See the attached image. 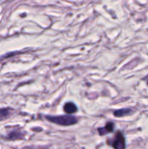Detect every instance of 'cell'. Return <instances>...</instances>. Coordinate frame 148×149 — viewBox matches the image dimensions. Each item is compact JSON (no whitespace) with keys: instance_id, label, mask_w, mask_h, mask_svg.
<instances>
[{"instance_id":"obj_1","label":"cell","mask_w":148,"mask_h":149,"mask_svg":"<svg viewBox=\"0 0 148 149\" xmlns=\"http://www.w3.org/2000/svg\"><path fill=\"white\" fill-rule=\"evenodd\" d=\"M46 119L50 122L57 124L61 126H71L77 123L78 120L73 116H46Z\"/></svg>"},{"instance_id":"obj_2","label":"cell","mask_w":148,"mask_h":149,"mask_svg":"<svg viewBox=\"0 0 148 149\" xmlns=\"http://www.w3.org/2000/svg\"><path fill=\"white\" fill-rule=\"evenodd\" d=\"M112 146L114 149H125L126 142L123 134L120 132H117L112 143Z\"/></svg>"},{"instance_id":"obj_3","label":"cell","mask_w":148,"mask_h":149,"mask_svg":"<svg viewBox=\"0 0 148 149\" xmlns=\"http://www.w3.org/2000/svg\"><path fill=\"white\" fill-rule=\"evenodd\" d=\"M113 130H114V124L113 122H108V123L106 124L104 127L99 128L98 131L100 135H104L109 133V132H113Z\"/></svg>"},{"instance_id":"obj_4","label":"cell","mask_w":148,"mask_h":149,"mask_svg":"<svg viewBox=\"0 0 148 149\" xmlns=\"http://www.w3.org/2000/svg\"><path fill=\"white\" fill-rule=\"evenodd\" d=\"M64 111L65 113H68V114H71V113H75L77 111V107L73 103H66L64 106Z\"/></svg>"},{"instance_id":"obj_5","label":"cell","mask_w":148,"mask_h":149,"mask_svg":"<svg viewBox=\"0 0 148 149\" xmlns=\"http://www.w3.org/2000/svg\"><path fill=\"white\" fill-rule=\"evenodd\" d=\"M11 109H0V121L8 119L11 115Z\"/></svg>"},{"instance_id":"obj_6","label":"cell","mask_w":148,"mask_h":149,"mask_svg":"<svg viewBox=\"0 0 148 149\" xmlns=\"http://www.w3.org/2000/svg\"><path fill=\"white\" fill-rule=\"evenodd\" d=\"M131 113V109H123L115 111L113 113V114H114V116H116V117H122V116H126V115L129 114V113Z\"/></svg>"},{"instance_id":"obj_7","label":"cell","mask_w":148,"mask_h":149,"mask_svg":"<svg viewBox=\"0 0 148 149\" xmlns=\"http://www.w3.org/2000/svg\"><path fill=\"white\" fill-rule=\"evenodd\" d=\"M147 84H148V81H147Z\"/></svg>"}]
</instances>
